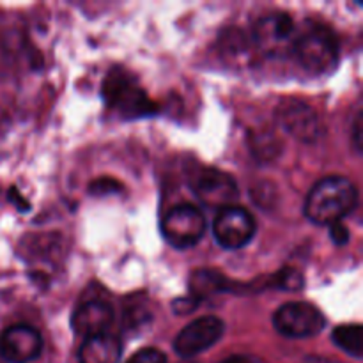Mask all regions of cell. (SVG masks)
Wrapping results in <instances>:
<instances>
[{"mask_svg": "<svg viewBox=\"0 0 363 363\" xmlns=\"http://www.w3.org/2000/svg\"><path fill=\"white\" fill-rule=\"evenodd\" d=\"M191 190L208 208L223 209L238 199V183L229 172L218 169H201L194 174Z\"/></svg>", "mask_w": 363, "mask_h": 363, "instance_id": "ba28073f", "label": "cell"}, {"mask_svg": "<svg viewBox=\"0 0 363 363\" xmlns=\"http://www.w3.org/2000/svg\"><path fill=\"white\" fill-rule=\"evenodd\" d=\"M197 305H199V300L190 294V296L186 298H177V300L172 303V308L176 314H190V312H194L195 308H197Z\"/></svg>", "mask_w": 363, "mask_h": 363, "instance_id": "ac0fdd59", "label": "cell"}, {"mask_svg": "<svg viewBox=\"0 0 363 363\" xmlns=\"http://www.w3.org/2000/svg\"><path fill=\"white\" fill-rule=\"evenodd\" d=\"M223 363H250V360L248 358H243V357H234V358H229L227 362Z\"/></svg>", "mask_w": 363, "mask_h": 363, "instance_id": "44dd1931", "label": "cell"}, {"mask_svg": "<svg viewBox=\"0 0 363 363\" xmlns=\"http://www.w3.org/2000/svg\"><path fill=\"white\" fill-rule=\"evenodd\" d=\"M362 116L358 113L357 119H354V144H357L358 151H360V144H362V137H360V131H362Z\"/></svg>", "mask_w": 363, "mask_h": 363, "instance_id": "ffe728a7", "label": "cell"}, {"mask_svg": "<svg viewBox=\"0 0 363 363\" xmlns=\"http://www.w3.org/2000/svg\"><path fill=\"white\" fill-rule=\"evenodd\" d=\"M121 357H123V344L110 333H99L84 339V344L78 350L80 363H119Z\"/></svg>", "mask_w": 363, "mask_h": 363, "instance_id": "4fadbf2b", "label": "cell"}, {"mask_svg": "<svg viewBox=\"0 0 363 363\" xmlns=\"http://www.w3.org/2000/svg\"><path fill=\"white\" fill-rule=\"evenodd\" d=\"M103 99L106 106L123 119H137L155 112V103L147 98L133 77L123 69L110 71L106 74L103 82Z\"/></svg>", "mask_w": 363, "mask_h": 363, "instance_id": "3957f363", "label": "cell"}, {"mask_svg": "<svg viewBox=\"0 0 363 363\" xmlns=\"http://www.w3.org/2000/svg\"><path fill=\"white\" fill-rule=\"evenodd\" d=\"M43 339L38 330L27 325L9 326L0 335V357L9 363H28L39 357Z\"/></svg>", "mask_w": 363, "mask_h": 363, "instance_id": "8fae6325", "label": "cell"}, {"mask_svg": "<svg viewBox=\"0 0 363 363\" xmlns=\"http://www.w3.org/2000/svg\"><path fill=\"white\" fill-rule=\"evenodd\" d=\"M277 332L289 339H307L321 333L326 318L315 305L307 301H289L273 314Z\"/></svg>", "mask_w": 363, "mask_h": 363, "instance_id": "5b68a950", "label": "cell"}, {"mask_svg": "<svg viewBox=\"0 0 363 363\" xmlns=\"http://www.w3.org/2000/svg\"><path fill=\"white\" fill-rule=\"evenodd\" d=\"M358 190L347 177L330 176L318 181L305 199L303 213L312 223L335 225L357 209Z\"/></svg>", "mask_w": 363, "mask_h": 363, "instance_id": "6da1fadb", "label": "cell"}, {"mask_svg": "<svg viewBox=\"0 0 363 363\" xmlns=\"http://www.w3.org/2000/svg\"><path fill=\"white\" fill-rule=\"evenodd\" d=\"M126 363H167V357L156 347H144L137 351Z\"/></svg>", "mask_w": 363, "mask_h": 363, "instance_id": "2e32d148", "label": "cell"}, {"mask_svg": "<svg viewBox=\"0 0 363 363\" xmlns=\"http://www.w3.org/2000/svg\"><path fill=\"white\" fill-rule=\"evenodd\" d=\"M291 57H294L307 73L319 77L337 66L339 43L328 27L308 21L303 28H298Z\"/></svg>", "mask_w": 363, "mask_h": 363, "instance_id": "7a4b0ae2", "label": "cell"}, {"mask_svg": "<svg viewBox=\"0 0 363 363\" xmlns=\"http://www.w3.org/2000/svg\"><path fill=\"white\" fill-rule=\"evenodd\" d=\"M298 27L289 14L275 13L262 16L252 30V41L268 57H287L293 50Z\"/></svg>", "mask_w": 363, "mask_h": 363, "instance_id": "8992f818", "label": "cell"}, {"mask_svg": "<svg viewBox=\"0 0 363 363\" xmlns=\"http://www.w3.org/2000/svg\"><path fill=\"white\" fill-rule=\"evenodd\" d=\"M206 216L191 204H179L162 220V234L174 248L195 247L206 234Z\"/></svg>", "mask_w": 363, "mask_h": 363, "instance_id": "277c9868", "label": "cell"}, {"mask_svg": "<svg viewBox=\"0 0 363 363\" xmlns=\"http://www.w3.org/2000/svg\"><path fill=\"white\" fill-rule=\"evenodd\" d=\"M255 230V218L241 206H227L220 209L213 222V234L216 241L227 250H238L243 248L254 240Z\"/></svg>", "mask_w": 363, "mask_h": 363, "instance_id": "52a82bcc", "label": "cell"}, {"mask_svg": "<svg viewBox=\"0 0 363 363\" xmlns=\"http://www.w3.org/2000/svg\"><path fill=\"white\" fill-rule=\"evenodd\" d=\"M223 330H225L223 321L215 315L195 319L177 333L174 340V351L183 358L197 357L218 342L220 337L223 335Z\"/></svg>", "mask_w": 363, "mask_h": 363, "instance_id": "9c48e42d", "label": "cell"}, {"mask_svg": "<svg viewBox=\"0 0 363 363\" xmlns=\"http://www.w3.org/2000/svg\"><path fill=\"white\" fill-rule=\"evenodd\" d=\"M277 121L280 128L301 142H314L321 135L318 113L307 103L300 99H284L277 106Z\"/></svg>", "mask_w": 363, "mask_h": 363, "instance_id": "30bf717a", "label": "cell"}, {"mask_svg": "<svg viewBox=\"0 0 363 363\" xmlns=\"http://www.w3.org/2000/svg\"><path fill=\"white\" fill-rule=\"evenodd\" d=\"M113 323V311L105 300L92 298L85 300L74 308L71 315V328L77 335L89 339V337L108 333L110 325Z\"/></svg>", "mask_w": 363, "mask_h": 363, "instance_id": "7c38bea8", "label": "cell"}, {"mask_svg": "<svg viewBox=\"0 0 363 363\" xmlns=\"http://www.w3.org/2000/svg\"><path fill=\"white\" fill-rule=\"evenodd\" d=\"M330 234H332V240L335 241L337 245H344L347 241V238H350V233H347L340 223L330 225Z\"/></svg>", "mask_w": 363, "mask_h": 363, "instance_id": "d6986e66", "label": "cell"}, {"mask_svg": "<svg viewBox=\"0 0 363 363\" xmlns=\"http://www.w3.org/2000/svg\"><path fill=\"white\" fill-rule=\"evenodd\" d=\"M332 339L344 353L353 358H362L363 330L360 325H340L333 330Z\"/></svg>", "mask_w": 363, "mask_h": 363, "instance_id": "9a60e30c", "label": "cell"}, {"mask_svg": "<svg viewBox=\"0 0 363 363\" xmlns=\"http://www.w3.org/2000/svg\"><path fill=\"white\" fill-rule=\"evenodd\" d=\"M89 191L94 195L117 194V191H121V184L117 183V181L110 179V177H101V179L94 181V183L91 184V190Z\"/></svg>", "mask_w": 363, "mask_h": 363, "instance_id": "e0dca14e", "label": "cell"}, {"mask_svg": "<svg viewBox=\"0 0 363 363\" xmlns=\"http://www.w3.org/2000/svg\"><path fill=\"white\" fill-rule=\"evenodd\" d=\"M236 289V282L215 269H199L190 277V293L199 301L218 293H229V291L234 293Z\"/></svg>", "mask_w": 363, "mask_h": 363, "instance_id": "5bb4252c", "label": "cell"}]
</instances>
